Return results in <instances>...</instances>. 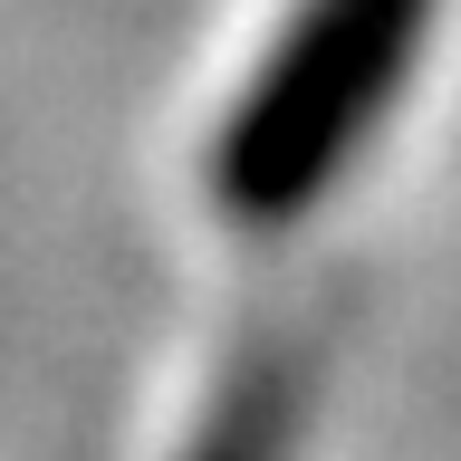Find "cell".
<instances>
[{
    "label": "cell",
    "mask_w": 461,
    "mask_h": 461,
    "mask_svg": "<svg viewBox=\"0 0 461 461\" xmlns=\"http://www.w3.org/2000/svg\"><path fill=\"white\" fill-rule=\"evenodd\" d=\"M442 0H308L259 58L250 96L212 135V202L230 221H298L337 193V173L366 154V135L403 106V77L432 39Z\"/></svg>",
    "instance_id": "obj_1"
},
{
    "label": "cell",
    "mask_w": 461,
    "mask_h": 461,
    "mask_svg": "<svg viewBox=\"0 0 461 461\" xmlns=\"http://www.w3.org/2000/svg\"><path fill=\"white\" fill-rule=\"evenodd\" d=\"M308 375H317L308 346H250L240 375L212 394V413H202V432H193L183 461H288L298 413H308V394H317Z\"/></svg>",
    "instance_id": "obj_2"
}]
</instances>
